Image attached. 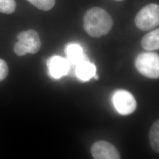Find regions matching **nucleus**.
<instances>
[{"label":"nucleus","mask_w":159,"mask_h":159,"mask_svg":"<svg viewBox=\"0 0 159 159\" xmlns=\"http://www.w3.org/2000/svg\"><path fill=\"white\" fill-rule=\"evenodd\" d=\"M113 25L112 17L102 8L93 7L85 12L83 27L87 34L98 38L108 34Z\"/></svg>","instance_id":"1"},{"label":"nucleus","mask_w":159,"mask_h":159,"mask_svg":"<svg viewBox=\"0 0 159 159\" xmlns=\"http://www.w3.org/2000/svg\"><path fill=\"white\" fill-rule=\"evenodd\" d=\"M137 71L143 75L152 79H159V55L154 52L140 54L135 60Z\"/></svg>","instance_id":"2"},{"label":"nucleus","mask_w":159,"mask_h":159,"mask_svg":"<svg viewBox=\"0 0 159 159\" xmlns=\"http://www.w3.org/2000/svg\"><path fill=\"white\" fill-rule=\"evenodd\" d=\"M137 27L143 31H148L156 28L159 24V6L150 4L144 7L135 18Z\"/></svg>","instance_id":"3"},{"label":"nucleus","mask_w":159,"mask_h":159,"mask_svg":"<svg viewBox=\"0 0 159 159\" xmlns=\"http://www.w3.org/2000/svg\"><path fill=\"white\" fill-rule=\"evenodd\" d=\"M112 102L116 110L121 115H129L137 108L134 97L130 92L125 90L116 91L112 97Z\"/></svg>","instance_id":"4"},{"label":"nucleus","mask_w":159,"mask_h":159,"mask_svg":"<svg viewBox=\"0 0 159 159\" xmlns=\"http://www.w3.org/2000/svg\"><path fill=\"white\" fill-rule=\"evenodd\" d=\"M91 153L94 159H121L118 150L112 144L106 141L94 143L91 147Z\"/></svg>","instance_id":"5"},{"label":"nucleus","mask_w":159,"mask_h":159,"mask_svg":"<svg viewBox=\"0 0 159 159\" xmlns=\"http://www.w3.org/2000/svg\"><path fill=\"white\" fill-rule=\"evenodd\" d=\"M18 43L27 53L35 54L40 50L41 43L38 33L34 30H29L18 34Z\"/></svg>","instance_id":"6"},{"label":"nucleus","mask_w":159,"mask_h":159,"mask_svg":"<svg viewBox=\"0 0 159 159\" xmlns=\"http://www.w3.org/2000/svg\"><path fill=\"white\" fill-rule=\"evenodd\" d=\"M49 73L54 79H60L68 74L69 63L67 58L60 56H53L47 61Z\"/></svg>","instance_id":"7"},{"label":"nucleus","mask_w":159,"mask_h":159,"mask_svg":"<svg viewBox=\"0 0 159 159\" xmlns=\"http://www.w3.org/2000/svg\"><path fill=\"white\" fill-rule=\"evenodd\" d=\"M75 74L80 80L86 81L96 74V67L90 62V60L84 61L77 64L75 67Z\"/></svg>","instance_id":"8"},{"label":"nucleus","mask_w":159,"mask_h":159,"mask_svg":"<svg viewBox=\"0 0 159 159\" xmlns=\"http://www.w3.org/2000/svg\"><path fill=\"white\" fill-rule=\"evenodd\" d=\"M142 46L147 51H153L159 48V29L145 35L142 40Z\"/></svg>","instance_id":"9"},{"label":"nucleus","mask_w":159,"mask_h":159,"mask_svg":"<svg viewBox=\"0 0 159 159\" xmlns=\"http://www.w3.org/2000/svg\"><path fill=\"white\" fill-rule=\"evenodd\" d=\"M150 143L154 152H159V121L157 120L151 127L149 132Z\"/></svg>","instance_id":"10"},{"label":"nucleus","mask_w":159,"mask_h":159,"mask_svg":"<svg viewBox=\"0 0 159 159\" xmlns=\"http://www.w3.org/2000/svg\"><path fill=\"white\" fill-rule=\"evenodd\" d=\"M32 5L37 8L43 10L48 11L55 5L56 0H27Z\"/></svg>","instance_id":"11"},{"label":"nucleus","mask_w":159,"mask_h":159,"mask_svg":"<svg viewBox=\"0 0 159 159\" xmlns=\"http://www.w3.org/2000/svg\"><path fill=\"white\" fill-rule=\"evenodd\" d=\"M16 3L14 0H0V12L7 14L14 12Z\"/></svg>","instance_id":"12"},{"label":"nucleus","mask_w":159,"mask_h":159,"mask_svg":"<svg viewBox=\"0 0 159 159\" xmlns=\"http://www.w3.org/2000/svg\"><path fill=\"white\" fill-rule=\"evenodd\" d=\"M8 73V68L6 61L0 59V81L5 79Z\"/></svg>","instance_id":"13"},{"label":"nucleus","mask_w":159,"mask_h":159,"mask_svg":"<svg viewBox=\"0 0 159 159\" xmlns=\"http://www.w3.org/2000/svg\"><path fill=\"white\" fill-rule=\"evenodd\" d=\"M114 1H123V0H114Z\"/></svg>","instance_id":"14"}]
</instances>
